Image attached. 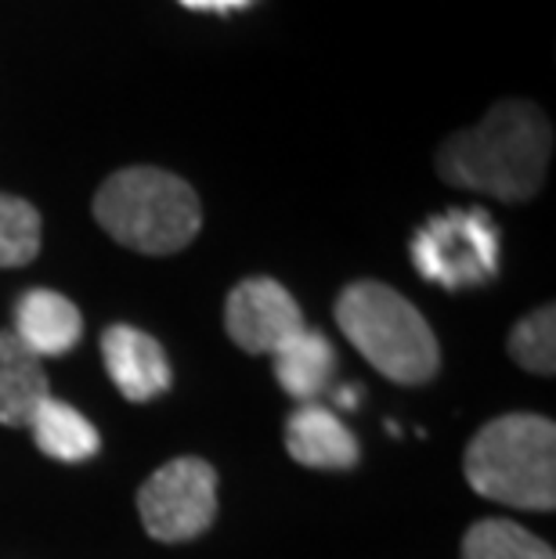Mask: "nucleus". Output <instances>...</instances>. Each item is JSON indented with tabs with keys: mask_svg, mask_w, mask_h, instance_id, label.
<instances>
[{
	"mask_svg": "<svg viewBox=\"0 0 556 559\" xmlns=\"http://www.w3.org/2000/svg\"><path fill=\"white\" fill-rule=\"evenodd\" d=\"M463 559H556L553 545L513 520H477L463 538Z\"/></svg>",
	"mask_w": 556,
	"mask_h": 559,
	"instance_id": "4468645a",
	"label": "nucleus"
},
{
	"mask_svg": "<svg viewBox=\"0 0 556 559\" xmlns=\"http://www.w3.org/2000/svg\"><path fill=\"white\" fill-rule=\"evenodd\" d=\"M481 498L531 513L556 509V426L546 415L513 412L484 423L463 459Z\"/></svg>",
	"mask_w": 556,
	"mask_h": 559,
	"instance_id": "f03ea898",
	"label": "nucleus"
},
{
	"mask_svg": "<svg viewBox=\"0 0 556 559\" xmlns=\"http://www.w3.org/2000/svg\"><path fill=\"white\" fill-rule=\"evenodd\" d=\"M29 430H33V440H37V448L47 459L69 462V466L94 459L102 448V437L91 426L87 415H80L73 404L55 401V397H47L40 404L37 415L29 419Z\"/></svg>",
	"mask_w": 556,
	"mask_h": 559,
	"instance_id": "ddd939ff",
	"label": "nucleus"
},
{
	"mask_svg": "<svg viewBox=\"0 0 556 559\" xmlns=\"http://www.w3.org/2000/svg\"><path fill=\"white\" fill-rule=\"evenodd\" d=\"M181 4L188 11H242V8H250L253 0H181Z\"/></svg>",
	"mask_w": 556,
	"mask_h": 559,
	"instance_id": "f3484780",
	"label": "nucleus"
},
{
	"mask_svg": "<svg viewBox=\"0 0 556 559\" xmlns=\"http://www.w3.org/2000/svg\"><path fill=\"white\" fill-rule=\"evenodd\" d=\"M224 329L246 354H275L304 329V311L275 278H246L224 304Z\"/></svg>",
	"mask_w": 556,
	"mask_h": 559,
	"instance_id": "0eeeda50",
	"label": "nucleus"
},
{
	"mask_svg": "<svg viewBox=\"0 0 556 559\" xmlns=\"http://www.w3.org/2000/svg\"><path fill=\"white\" fill-rule=\"evenodd\" d=\"M336 325L390 383L423 386L441 368V347L427 318L383 282H351L336 300Z\"/></svg>",
	"mask_w": 556,
	"mask_h": 559,
	"instance_id": "20e7f679",
	"label": "nucleus"
},
{
	"mask_svg": "<svg viewBox=\"0 0 556 559\" xmlns=\"http://www.w3.org/2000/svg\"><path fill=\"white\" fill-rule=\"evenodd\" d=\"M84 336L76 304L55 289H29L15 304V340L33 358H66Z\"/></svg>",
	"mask_w": 556,
	"mask_h": 559,
	"instance_id": "9d476101",
	"label": "nucleus"
},
{
	"mask_svg": "<svg viewBox=\"0 0 556 559\" xmlns=\"http://www.w3.org/2000/svg\"><path fill=\"white\" fill-rule=\"evenodd\" d=\"M47 394V376L40 358L22 347L15 332H0V423L29 426Z\"/></svg>",
	"mask_w": 556,
	"mask_h": 559,
	"instance_id": "f8f14e48",
	"label": "nucleus"
},
{
	"mask_svg": "<svg viewBox=\"0 0 556 559\" xmlns=\"http://www.w3.org/2000/svg\"><path fill=\"white\" fill-rule=\"evenodd\" d=\"M138 513L156 542H192L217 520V469L185 455L159 466L138 487Z\"/></svg>",
	"mask_w": 556,
	"mask_h": 559,
	"instance_id": "423d86ee",
	"label": "nucleus"
},
{
	"mask_svg": "<svg viewBox=\"0 0 556 559\" xmlns=\"http://www.w3.org/2000/svg\"><path fill=\"white\" fill-rule=\"evenodd\" d=\"M286 451L293 462L307 469L347 473L358 466L362 448L358 437L347 430V423L322 404H300L286 423Z\"/></svg>",
	"mask_w": 556,
	"mask_h": 559,
	"instance_id": "1a4fd4ad",
	"label": "nucleus"
},
{
	"mask_svg": "<svg viewBox=\"0 0 556 559\" xmlns=\"http://www.w3.org/2000/svg\"><path fill=\"white\" fill-rule=\"evenodd\" d=\"M94 221L134 253L167 257L199 235L203 206L185 177L159 166H127L98 188Z\"/></svg>",
	"mask_w": 556,
	"mask_h": 559,
	"instance_id": "7ed1b4c3",
	"label": "nucleus"
},
{
	"mask_svg": "<svg viewBox=\"0 0 556 559\" xmlns=\"http://www.w3.org/2000/svg\"><path fill=\"white\" fill-rule=\"evenodd\" d=\"M510 358L535 376L556 372V307L546 304L524 314L510 332Z\"/></svg>",
	"mask_w": 556,
	"mask_h": 559,
	"instance_id": "dca6fc26",
	"label": "nucleus"
},
{
	"mask_svg": "<svg viewBox=\"0 0 556 559\" xmlns=\"http://www.w3.org/2000/svg\"><path fill=\"white\" fill-rule=\"evenodd\" d=\"M275 358V379L293 401L315 404L318 394H326V386L336 376V350L322 332L300 329L297 336H289L282 347L271 354Z\"/></svg>",
	"mask_w": 556,
	"mask_h": 559,
	"instance_id": "9b49d317",
	"label": "nucleus"
},
{
	"mask_svg": "<svg viewBox=\"0 0 556 559\" xmlns=\"http://www.w3.org/2000/svg\"><path fill=\"white\" fill-rule=\"evenodd\" d=\"M336 404H340V408H354V404H358V390H354V386H340L336 390Z\"/></svg>",
	"mask_w": 556,
	"mask_h": 559,
	"instance_id": "a211bd4d",
	"label": "nucleus"
},
{
	"mask_svg": "<svg viewBox=\"0 0 556 559\" xmlns=\"http://www.w3.org/2000/svg\"><path fill=\"white\" fill-rule=\"evenodd\" d=\"M40 253V213L33 202L0 192V267H26Z\"/></svg>",
	"mask_w": 556,
	"mask_h": 559,
	"instance_id": "2eb2a0df",
	"label": "nucleus"
},
{
	"mask_svg": "<svg viewBox=\"0 0 556 559\" xmlns=\"http://www.w3.org/2000/svg\"><path fill=\"white\" fill-rule=\"evenodd\" d=\"M102 361L116 390L134 404H145L170 390L174 372L167 350L156 336L134 325H109L102 332Z\"/></svg>",
	"mask_w": 556,
	"mask_h": 559,
	"instance_id": "6e6552de",
	"label": "nucleus"
},
{
	"mask_svg": "<svg viewBox=\"0 0 556 559\" xmlns=\"http://www.w3.org/2000/svg\"><path fill=\"white\" fill-rule=\"evenodd\" d=\"M412 260L441 289H477L499 275V228L484 210H445L412 239Z\"/></svg>",
	"mask_w": 556,
	"mask_h": 559,
	"instance_id": "39448f33",
	"label": "nucleus"
},
{
	"mask_svg": "<svg viewBox=\"0 0 556 559\" xmlns=\"http://www.w3.org/2000/svg\"><path fill=\"white\" fill-rule=\"evenodd\" d=\"M553 156V127L539 105L506 98L481 123L459 130L437 148L441 181L499 202H528L542 192Z\"/></svg>",
	"mask_w": 556,
	"mask_h": 559,
	"instance_id": "f257e3e1",
	"label": "nucleus"
}]
</instances>
